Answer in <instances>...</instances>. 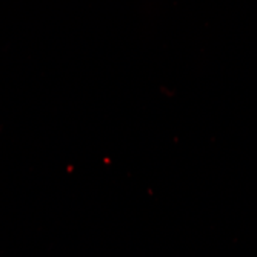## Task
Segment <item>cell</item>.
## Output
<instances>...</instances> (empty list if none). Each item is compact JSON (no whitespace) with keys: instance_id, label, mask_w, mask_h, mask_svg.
<instances>
[]
</instances>
